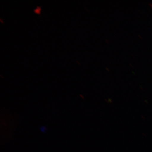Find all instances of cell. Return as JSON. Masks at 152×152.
<instances>
[]
</instances>
